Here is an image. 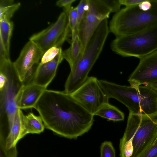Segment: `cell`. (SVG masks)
I'll list each match as a JSON object with an SVG mask.
<instances>
[{
  "label": "cell",
  "mask_w": 157,
  "mask_h": 157,
  "mask_svg": "<svg viewBox=\"0 0 157 157\" xmlns=\"http://www.w3.org/2000/svg\"><path fill=\"white\" fill-rule=\"evenodd\" d=\"M34 108L45 128L68 139L87 132L94 123V116L64 91L46 89Z\"/></svg>",
  "instance_id": "cell-1"
},
{
  "label": "cell",
  "mask_w": 157,
  "mask_h": 157,
  "mask_svg": "<svg viewBox=\"0 0 157 157\" xmlns=\"http://www.w3.org/2000/svg\"><path fill=\"white\" fill-rule=\"evenodd\" d=\"M24 86L10 58L0 57V137L8 134L18 109V95Z\"/></svg>",
  "instance_id": "cell-2"
},
{
  "label": "cell",
  "mask_w": 157,
  "mask_h": 157,
  "mask_svg": "<svg viewBox=\"0 0 157 157\" xmlns=\"http://www.w3.org/2000/svg\"><path fill=\"white\" fill-rule=\"evenodd\" d=\"M157 22V0H145L116 13L110 21V32L116 36L132 34Z\"/></svg>",
  "instance_id": "cell-3"
},
{
  "label": "cell",
  "mask_w": 157,
  "mask_h": 157,
  "mask_svg": "<svg viewBox=\"0 0 157 157\" xmlns=\"http://www.w3.org/2000/svg\"><path fill=\"white\" fill-rule=\"evenodd\" d=\"M110 32L107 19L101 22L89 40L82 54L71 71L66 81L64 91L70 94L82 86L98 58Z\"/></svg>",
  "instance_id": "cell-4"
},
{
  "label": "cell",
  "mask_w": 157,
  "mask_h": 157,
  "mask_svg": "<svg viewBox=\"0 0 157 157\" xmlns=\"http://www.w3.org/2000/svg\"><path fill=\"white\" fill-rule=\"evenodd\" d=\"M157 138V122L145 114L129 112L120 142L132 143L133 152L131 157H140Z\"/></svg>",
  "instance_id": "cell-5"
},
{
  "label": "cell",
  "mask_w": 157,
  "mask_h": 157,
  "mask_svg": "<svg viewBox=\"0 0 157 157\" xmlns=\"http://www.w3.org/2000/svg\"><path fill=\"white\" fill-rule=\"evenodd\" d=\"M110 47L120 56L140 59L153 52L157 50V22L137 33L116 36Z\"/></svg>",
  "instance_id": "cell-6"
},
{
  "label": "cell",
  "mask_w": 157,
  "mask_h": 157,
  "mask_svg": "<svg viewBox=\"0 0 157 157\" xmlns=\"http://www.w3.org/2000/svg\"><path fill=\"white\" fill-rule=\"evenodd\" d=\"M87 2L86 10L77 29V35L82 45L81 55L99 25L111 13L103 0H87Z\"/></svg>",
  "instance_id": "cell-7"
},
{
  "label": "cell",
  "mask_w": 157,
  "mask_h": 157,
  "mask_svg": "<svg viewBox=\"0 0 157 157\" xmlns=\"http://www.w3.org/2000/svg\"><path fill=\"white\" fill-rule=\"evenodd\" d=\"M71 32L67 14L64 11L60 13L57 21L48 27L35 33L29 38L44 53L53 47H61Z\"/></svg>",
  "instance_id": "cell-8"
},
{
  "label": "cell",
  "mask_w": 157,
  "mask_h": 157,
  "mask_svg": "<svg viewBox=\"0 0 157 157\" xmlns=\"http://www.w3.org/2000/svg\"><path fill=\"white\" fill-rule=\"evenodd\" d=\"M77 102L94 116L104 104L109 103L95 77H88L79 87L70 94Z\"/></svg>",
  "instance_id": "cell-9"
},
{
  "label": "cell",
  "mask_w": 157,
  "mask_h": 157,
  "mask_svg": "<svg viewBox=\"0 0 157 157\" xmlns=\"http://www.w3.org/2000/svg\"><path fill=\"white\" fill-rule=\"evenodd\" d=\"M99 85L106 96L115 99L125 105L129 112L140 114L142 96L138 89L121 85L106 80H98Z\"/></svg>",
  "instance_id": "cell-10"
},
{
  "label": "cell",
  "mask_w": 157,
  "mask_h": 157,
  "mask_svg": "<svg viewBox=\"0 0 157 157\" xmlns=\"http://www.w3.org/2000/svg\"><path fill=\"white\" fill-rule=\"evenodd\" d=\"M140 59L128 80L130 86L138 89L143 85L157 89V50Z\"/></svg>",
  "instance_id": "cell-11"
},
{
  "label": "cell",
  "mask_w": 157,
  "mask_h": 157,
  "mask_svg": "<svg viewBox=\"0 0 157 157\" xmlns=\"http://www.w3.org/2000/svg\"><path fill=\"white\" fill-rule=\"evenodd\" d=\"M44 54L31 40H29L24 47L19 57L13 62L18 76L23 83L30 78Z\"/></svg>",
  "instance_id": "cell-12"
},
{
  "label": "cell",
  "mask_w": 157,
  "mask_h": 157,
  "mask_svg": "<svg viewBox=\"0 0 157 157\" xmlns=\"http://www.w3.org/2000/svg\"><path fill=\"white\" fill-rule=\"evenodd\" d=\"M62 52L50 61L44 63L40 62L27 85L33 84L47 88L54 78L58 67L63 59Z\"/></svg>",
  "instance_id": "cell-13"
},
{
  "label": "cell",
  "mask_w": 157,
  "mask_h": 157,
  "mask_svg": "<svg viewBox=\"0 0 157 157\" xmlns=\"http://www.w3.org/2000/svg\"><path fill=\"white\" fill-rule=\"evenodd\" d=\"M47 88L33 84L23 86L17 100V108L25 109L34 108L36 103Z\"/></svg>",
  "instance_id": "cell-14"
},
{
  "label": "cell",
  "mask_w": 157,
  "mask_h": 157,
  "mask_svg": "<svg viewBox=\"0 0 157 157\" xmlns=\"http://www.w3.org/2000/svg\"><path fill=\"white\" fill-rule=\"evenodd\" d=\"M138 89L143 96L141 113L149 117L157 113V89L147 86H140Z\"/></svg>",
  "instance_id": "cell-15"
},
{
  "label": "cell",
  "mask_w": 157,
  "mask_h": 157,
  "mask_svg": "<svg viewBox=\"0 0 157 157\" xmlns=\"http://www.w3.org/2000/svg\"><path fill=\"white\" fill-rule=\"evenodd\" d=\"M22 123L25 135L28 133L40 134L45 128L40 116H36L32 112L26 115L23 114Z\"/></svg>",
  "instance_id": "cell-16"
},
{
  "label": "cell",
  "mask_w": 157,
  "mask_h": 157,
  "mask_svg": "<svg viewBox=\"0 0 157 157\" xmlns=\"http://www.w3.org/2000/svg\"><path fill=\"white\" fill-rule=\"evenodd\" d=\"M71 42L70 47L63 51L62 53L63 59L68 62L70 68L76 63L80 56L82 51V43L77 35Z\"/></svg>",
  "instance_id": "cell-17"
},
{
  "label": "cell",
  "mask_w": 157,
  "mask_h": 157,
  "mask_svg": "<svg viewBox=\"0 0 157 157\" xmlns=\"http://www.w3.org/2000/svg\"><path fill=\"white\" fill-rule=\"evenodd\" d=\"M95 115L113 121H122L124 119V113L109 103L102 105L94 113V116Z\"/></svg>",
  "instance_id": "cell-18"
},
{
  "label": "cell",
  "mask_w": 157,
  "mask_h": 157,
  "mask_svg": "<svg viewBox=\"0 0 157 157\" xmlns=\"http://www.w3.org/2000/svg\"><path fill=\"white\" fill-rule=\"evenodd\" d=\"M13 27V23L10 20L0 21V44L2 45L9 55H10V40Z\"/></svg>",
  "instance_id": "cell-19"
},
{
  "label": "cell",
  "mask_w": 157,
  "mask_h": 157,
  "mask_svg": "<svg viewBox=\"0 0 157 157\" xmlns=\"http://www.w3.org/2000/svg\"><path fill=\"white\" fill-rule=\"evenodd\" d=\"M66 13L68 16L69 25L71 31V40H72L77 35V12L76 7L72 6L69 10Z\"/></svg>",
  "instance_id": "cell-20"
},
{
  "label": "cell",
  "mask_w": 157,
  "mask_h": 157,
  "mask_svg": "<svg viewBox=\"0 0 157 157\" xmlns=\"http://www.w3.org/2000/svg\"><path fill=\"white\" fill-rule=\"evenodd\" d=\"M20 5V3L18 2L0 8V21L3 20L10 21V18L18 9Z\"/></svg>",
  "instance_id": "cell-21"
},
{
  "label": "cell",
  "mask_w": 157,
  "mask_h": 157,
  "mask_svg": "<svg viewBox=\"0 0 157 157\" xmlns=\"http://www.w3.org/2000/svg\"><path fill=\"white\" fill-rule=\"evenodd\" d=\"M100 157H116L115 149L112 142L105 141L100 146Z\"/></svg>",
  "instance_id": "cell-22"
},
{
  "label": "cell",
  "mask_w": 157,
  "mask_h": 157,
  "mask_svg": "<svg viewBox=\"0 0 157 157\" xmlns=\"http://www.w3.org/2000/svg\"><path fill=\"white\" fill-rule=\"evenodd\" d=\"M62 51L61 47H53L50 48L44 53L40 63H44L52 60Z\"/></svg>",
  "instance_id": "cell-23"
},
{
  "label": "cell",
  "mask_w": 157,
  "mask_h": 157,
  "mask_svg": "<svg viewBox=\"0 0 157 157\" xmlns=\"http://www.w3.org/2000/svg\"><path fill=\"white\" fill-rule=\"evenodd\" d=\"M87 5V0H82L80 1L78 5L76 7L77 12V33L78 28L86 10Z\"/></svg>",
  "instance_id": "cell-24"
},
{
  "label": "cell",
  "mask_w": 157,
  "mask_h": 157,
  "mask_svg": "<svg viewBox=\"0 0 157 157\" xmlns=\"http://www.w3.org/2000/svg\"><path fill=\"white\" fill-rule=\"evenodd\" d=\"M140 157H157V138Z\"/></svg>",
  "instance_id": "cell-25"
},
{
  "label": "cell",
  "mask_w": 157,
  "mask_h": 157,
  "mask_svg": "<svg viewBox=\"0 0 157 157\" xmlns=\"http://www.w3.org/2000/svg\"><path fill=\"white\" fill-rule=\"evenodd\" d=\"M104 3L110 10L111 12L117 13L120 10L121 5L119 0H103Z\"/></svg>",
  "instance_id": "cell-26"
},
{
  "label": "cell",
  "mask_w": 157,
  "mask_h": 157,
  "mask_svg": "<svg viewBox=\"0 0 157 157\" xmlns=\"http://www.w3.org/2000/svg\"><path fill=\"white\" fill-rule=\"evenodd\" d=\"M75 0H59L57 1L56 4L59 7H63L64 11L67 13L72 7L71 4Z\"/></svg>",
  "instance_id": "cell-27"
},
{
  "label": "cell",
  "mask_w": 157,
  "mask_h": 157,
  "mask_svg": "<svg viewBox=\"0 0 157 157\" xmlns=\"http://www.w3.org/2000/svg\"><path fill=\"white\" fill-rule=\"evenodd\" d=\"M145 0H119L121 5L126 7L135 6L144 2Z\"/></svg>",
  "instance_id": "cell-28"
},
{
  "label": "cell",
  "mask_w": 157,
  "mask_h": 157,
  "mask_svg": "<svg viewBox=\"0 0 157 157\" xmlns=\"http://www.w3.org/2000/svg\"><path fill=\"white\" fill-rule=\"evenodd\" d=\"M13 0H1L0 8H3L10 5L14 3Z\"/></svg>",
  "instance_id": "cell-29"
},
{
  "label": "cell",
  "mask_w": 157,
  "mask_h": 157,
  "mask_svg": "<svg viewBox=\"0 0 157 157\" xmlns=\"http://www.w3.org/2000/svg\"><path fill=\"white\" fill-rule=\"evenodd\" d=\"M17 156L6 153L3 149L0 146V157H17Z\"/></svg>",
  "instance_id": "cell-30"
},
{
  "label": "cell",
  "mask_w": 157,
  "mask_h": 157,
  "mask_svg": "<svg viewBox=\"0 0 157 157\" xmlns=\"http://www.w3.org/2000/svg\"><path fill=\"white\" fill-rule=\"evenodd\" d=\"M150 117L153 120L157 122V113L155 114Z\"/></svg>",
  "instance_id": "cell-31"
}]
</instances>
